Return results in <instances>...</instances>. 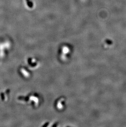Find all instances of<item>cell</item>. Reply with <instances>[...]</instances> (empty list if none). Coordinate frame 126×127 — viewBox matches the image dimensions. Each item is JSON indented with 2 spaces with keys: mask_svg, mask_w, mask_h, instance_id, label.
Instances as JSON below:
<instances>
[]
</instances>
